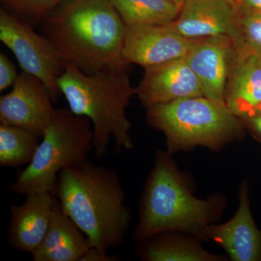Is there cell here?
I'll list each match as a JSON object with an SVG mask.
<instances>
[{"mask_svg": "<svg viewBox=\"0 0 261 261\" xmlns=\"http://www.w3.org/2000/svg\"><path fill=\"white\" fill-rule=\"evenodd\" d=\"M41 24L65 61L84 73L128 68L122 56L126 27L111 0H65Z\"/></svg>", "mask_w": 261, "mask_h": 261, "instance_id": "obj_1", "label": "cell"}, {"mask_svg": "<svg viewBox=\"0 0 261 261\" xmlns=\"http://www.w3.org/2000/svg\"><path fill=\"white\" fill-rule=\"evenodd\" d=\"M55 197L92 247L108 252L123 243L130 213L121 182L112 168L89 160L65 168L60 173Z\"/></svg>", "mask_w": 261, "mask_h": 261, "instance_id": "obj_2", "label": "cell"}, {"mask_svg": "<svg viewBox=\"0 0 261 261\" xmlns=\"http://www.w3.org/2000/svg\"><path fill=\"white\" fill-rule=\"evenodd\" d=\"M58 84L70 111L90 120L95 157L108 154L111 139L118 154L134 148L126 109L137 91L130 84L128 68L88 74L67 63Z\"/></svg>", "mask_w": 261, "mask_h": 261, "instance_id": "obj_3", "label": "cell"}, {"mask_svg": "<svg viewBox=\"0 0 261 261\" xmlns=\"http://www.w3.org/2000/svg\"><path fill=\"white\" fill-rule=\"evenodd\" d=\"M214 200L194 197L167 153L159 152L141 200L137 241L169 231L203 236L214 219Z\"/></svg>", "mask_w": 261, "mask_h": 261, "instance_id": "obj_4", "label": "cell"}, {"mask_svg": "<svg viewBox=\"0 0 261 261\" xmlns=\"http://www.w3.org/2000/svg\"><path fill=\"white\" fill-rule=\"evenodd\" d=\"M93 128L89 118L70 109H56L32 162L8 186L18 195L47 192L56 195L60 173L88 161L93 150Z\"/></svg>", "mask_w": 261, "mask_h": 261, "instance_id": "obj_5", "label": "cell"}, {"mask_svg": "<svg viewBox=\"0 0 261 261\" xmlns=\"http://www.w3.org/2000/svg\"><path fill=\"white\" fill-rule=\"evenodd\" d=\"M240 118L205 97L183 98L147 108V120L166 138L168 152L195 146L219 147L242 135Z\"/></svg>", "mask_w": 261, "mask_h": 261, "instance_id": "obj_6", "label": "cell"}, {"mask_svg": "<svg viewBox=\"0 0 261 261\" xmlns=\"http://www.w3.org/2000/svg\"><path fill=\"white\" fill-rule=\"evenodd\" d=\"M0 39L13 51L23 71L39 79L53 102L58 100L62 94L58 80L67 62L54 44L37 34L28 20L4 8L0 10Z\"/></svg>", "mask_w": 261, "mask_h": 261, "instance_id": "obj_7", "label": "cell"}, {"mask_svg": "<svg viewBox=\"0 0 261 261\" xmlns=\"http://www.w3.org/2000/svg\"><path fill=\"white\" fill-rule=\"evenodd\" d=\"M53 102L44 84L22 71L9 93L0 97V123L25 128L42 138L56 113Z\"/></svg>", "mask_w": 261, "mask_h": 261, "instance_id": "obj_8", "label": "cell"}, {"mask_svg": "<svg viewBox=\"0 0 261 261\" xmlns=\"http://www.w3.org/2000/svg\"><path fill=\"white\" fill-rule=\"evenodd\" d=\"M241 14L238 0H186L177 18L167 25L187 39L228 36L238 47L243 45Z\"/></svg>", "mask_w": 261, "mask_h": 261, "instance_id": "obj_9", "label": "cell"}, {"mask_svg": "<svg viewBox=\"0 0 261 261\" xmlns=\"http://www.w3.org/2000/svg\"><path fill=\"white\" fill-rule=\"evenodd\" d=\"M196 39L175 32L167 23H147L126 27L122 56L126 64L145 68L185 58Z\"/></svg>", "mask_w": 261, "mask_h": 261, "instance_id": "obj_10", "label": "cell"}, {"mask_svg": "<svg viewBox=\"0 0 261 261\" xmlns=\"http://www.w3.org/2000/svg\"><path fill=\"white\" fill-rule=\"evenodd\" d=\"M236 43L228 36L196 39L185 57L197 75L204 97L226 106V85L236 51Z\"/></svg>", "mask_w": 261, "mask_h": 261, "instance_id": "obj_11", "label": "cell"}, {"mask_svg": "<svg viewBox=\"0 0 261 261\" xmlns=\"http://www.w3.org/2000/svg\"><path fill=\"white\" fill-rule=\"evenodd\" d=\"M145 70L136 94L146 108L183 98L204 97L198 79L185 58L147 67Z\"/></svg>", "mask_w": 261, "mask_h": 261, "instance_id": "obj_12", "label": "cell"}, {"mask_svg": "<svg viewBox=\"0 0 261 261\" xmlns=\"http://www.w3.org/2000/svg\"><path fill=\"white\" fill-rule=\"evenodd\" d=\"M202 237L221 245L231 260H260L261 232L252 219L247 183L240 190V205L235 216L226 224L207 226Z\"/></svg>", "mask_w": 261, "mask_h": 261, "instance_id": "obj_13", "label": "cell"}, {"mask_svg": "<svg viewBox=\"0 0 261 261\" xmlns=\"http://www.w3.org/2000/svg\"><path fill=\"white\" fill-rule=\"evenodd\" d=\"M226 107L247 118L261 106V55L237 46L225 93Z\"/></svg>", "mask_w": 261, "mask_h": 261, "instance_id": "obj_14", "label": "cell"}, {"mask_svg": "<svg viewBox=\"0 0 261 261\" xmlns=\"http://www.w3.org/2000/svg\"><path fill=\"white\" fill-rule=\"evenodd\" d=\"M54 199L49 192H34L27 195L21 205L10 206V246L31 255L37 250L47 232Z\"/></svg>", "mask_w": 261, "mask_h": 261, "instance_id": "obj_15", "label": "cell"}, {"mask_svg": "<svg viewBox=\"0 0 261 261\" xmlns=\"http://www.w3.org/2000/svg\"><path fill=\"white\" fill-rule=\"evenodd\" d=\"M92 247L83 231L65 214L55 197L45 238L32 254L35 261H81Z\"/></svg>", "mask_w": 261, "mask_h": 261, "instance_id": "obj_16", "label": "cell"}, {"mask_svg": "<svg viewBox=\"0 0 261 261\" xmlns=\"http://www.w3.org/2000/svg\"><path fill=\"white\" fill-rule=\"evenodd\" d=\"M111 3L126 27L171 23L181 10L170 0H111Z\"/></svg>", "mask_w": 261, "mask_h": 261, "instance_id": "obj_17", "label": "cell"}, {"mask_svg": "<svg viewBox=\"0 0 261 261\" xmlns=\"http://www.w3.org/2000/svg\"><path fill=\"white\" fill-rule=\"evenodd\" d=\"M39 139L25 128L0 123V166L17 168L29 165L40 143Z\"/></svg>", "mask_w": 261, "mask_h": 261, "instance_id": "obj_18", "label": "cell"}, {"mask_svg": "<svg viewBox=\"0 0 261 261\" xmlns=\"http://www.w3.org/2000/svg\"><path fill=\"white\" fill-rule=\"evenodd\" d=\"M149 239V238H148ZM140 248V256L147 261H214L220 257L209 253L199 245L176 239L150 238Z\"/></svg>", "mask_w": 261, "mask_h": 261, "instance_id": "obj_19", "label": "cell"}, {"mask_svg": "<svg viewBox=\"0 0 261 261\" xmlns=\"http://www.w3.org/2000/svg\"><path fill=\"white\" fill-rule=\"evenodd\" d=\"M10 12L32 24L42 23L65 0H3Z\"/></svg>", "mask_w": 261, "mask_h": 261, "instance_id": "obj_20", "label": "cell"}, {"mask_svg": "<svg viewBox=\"0 0 261 261\" xmlns=\"http://www.w3.org/2000/svg\"><path fill=\"white\" fill-rule=\"evenodd\" d=\"M240 29L243 45L261 55V13L242 11Z\"/></svg>", "mask_w": 261, "mask_h": 261, "instance_id": "obj_21", "label": "cell"}, {"mask_svg": "<svg viewBox=\"0 0 261 261\" xmlns=\"http://www.w3.org/2000/svg\"><path fill=\"white\" fill-rule=\"evenodd\" d=\"M18 74L15 65L4 53L0 54V91L5 90L15 83Z\"/></svg>", "mask_w": 261, "mask_h": 261, "instance_id": "obj_22", "label": "cell"}, {"mask_svg": "<svg viewBox=\"0 0 261 261\" xmlns=\"http://www.w3.org/2000/svg\"><path fill=\"white\" fill-rule=\"evenodd\" d=\"M119 260V256L109 255L108 252L99 251L92 247L81 261H117Z\"/></svg>", "mask_w": 261, "mask_h": 261, "instance_id": "obj_23", "label": "cell"}, {"mask_svg": "<svg viewBox=\"0 0 261 261\" xmlns=\"http://www.w3.org/2000/svg\"><path fill=\"white\" fill-rule=\"evenodd\" d=\"M242 11L261 13V0H238Z\"/></svg>", "mask_w": 261, "mask_h": 261, "instance_id": "obj_24", "label": "cell"}, {"mask_svg": "<svg viewBox=\"0 0 261 261\" xmlns=\"http://www.w3.org/2000/svg\"><path fill=\"white\" fill-rule=\"evenodd\" d=\"M246 119H248L250 126L252 127L254 130L261 136V111L255 113V114L252 115Z\"/></svg>", "mask_w": 261, "mask_h": 261, "instance_id": "obj_25", "label": "cell"}, {"mask_svg": "<svg viewBox=\"0 0 261 261\" xmlns=\"http://www.w3.org/2000/svg\"><path fill=\"white\" fill-rule=\"evenodd\" d=\"M170 1L172 2L174 4L178 5V7L181 8L182 5H184L186 0H170Z\"/></svg>", "mask_w": 261, "mask_h": 261, "instance_id": "obj_26", "label": "cell"}, {"mask_svg": "<svg viewBox=\"0 0 261 261\" xmlns=\"http://www.w3.org/2000/svg\"><path fill=\"white\" fill-rule=\"evenodd\" d=\"M258 111H261V106L260 108H259V109H258V111H257V112H258Z\"/></svg>", "mask_w": 261, "mask_h": 261, "instance_id": "obj_27", "label": "cell"}]
</instances>
